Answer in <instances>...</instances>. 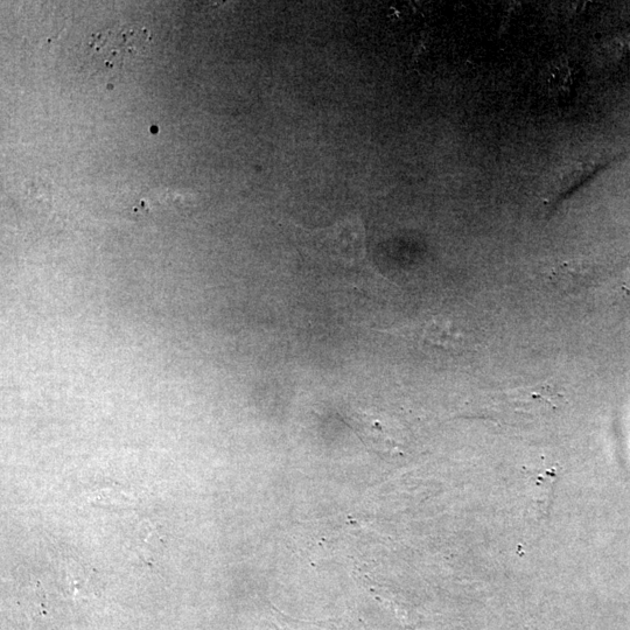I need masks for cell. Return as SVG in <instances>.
I'll return each instance as SVG.
<instances>
[{
    "label": "cell",
    "mask_w": 630,
    "mask_h": 630,
    "mask_svg": "<svg viewBox=\"0 0 630 630\" xmlns=\"http://www.w3.org/2000/svg\"><path fill=\"white\" fill-rule=\"evenodd\" d=\"M300 230L301 250L320 262L352 269L366 261V228L360 215L346 216L326 228Z\"/></svg>",
    "instance_id": "6da1fadb"
},
{
    "label": "cell",
    "mask_w": 630,
    "mask_h": 630,
    "mask_svg": "<svg viewBox=\"0 0 630 630\" xmlns=\"http://www.w3.org/2000/svg\"><path fill=\"white\" fill-rule=\"evenodd\" d=\"M542 79L543 88L549 95L558 96L566 93L572 83L569 63L563 60L549 63L544 69Z\"/></svg>",
    "instance_id": "277c9868"
},
{
    "label": "cell",
    "mask_w": 630,
    "mask_h": 630,
    "mask_svg": "<svg viewBox=\"0 0 630 630\" xmlns=\"http://www.w3.org/2000/svg\"><path fill=\"white\" fill-rule=\"evenodd\" d=\"M375 331L417 342L425 347L453 350L458 349L462 343V335L454 328L452 322L440 317L416 325L375 329Z\"/></svg>",
    "instance_id": "3957f363"
},
{
    "label": "cell",
    "mask_w": 630,
    "mask_h": 630,
    "mask_svg": "<svg viewBox=\"0 0 630 630\" xmlns=\"http://www.w3.org/2000/svg\"><path fill=\"white\" fill-rule=\"evenodd\" d=\"M151 34L145 27L121 26L97 32L90 37V58L108 70L124 68L149 52Z\"/></svg>",
    "instance_id": "7a4b0ae2"
}]
</instances>
